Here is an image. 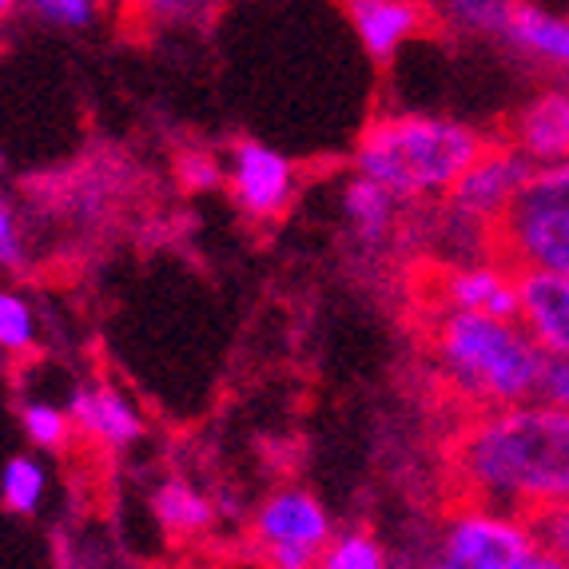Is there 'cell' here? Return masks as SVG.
Instances as JSON below:
<instances>
[{"instance_id":"5b68a950","label":"cell","mask_w":569,"mask_h":569,"mask_svg":"<svg viewBox=\"0 0 569 569\" xmlns=\"http://www.w3.org/2000/svg\"><path fill=\"white\" fill-rule=\"evenodd\" d=\"M331 526L319 498L307 490H279L263 502L256 518L259 558L271 569H311L323 558Z\"/></svg>"},{"instance_id":"ac0fdd59","label":"cell","mask_w":569,"mask_h":569,"mask_svg":"<svg viewBox=\"0 0 569 569\" xmlns=\"http://www.w3.org/2000/svg\"><path fill=\"white\" fill-rule=\"evenodd\" d=\"M216 0H123L132 29H160V24H188L200 20Z\"/></svg>"},{"instance_id":"8992f818","label":"cell","mask_w":569,"mask_h":569,"mask_svg":"<svg viewBox=\"0 0 569 569\" xmlns=\"http://www.w3.org/2000/svg\"><path fill=\"white\" fill-rule=\"evenodd\" d=\"M538 550V538L518 518L458 506L447 530L438 569H522Z\"/></svg>"},{"instance_id":"6da1fadb","label":"cell","mask_w":569,"mask_h":569,"mask_svg":"<svg viewBox=\"0 0 569 569\" xmlns=\"http://www.w3.org/2000/svg\"><path fill=\"white\" fill-rule=\"evenodd\" d=\"M447 475L458 506L518 522L569 502V410L550 402L478 410L450 435Z\"/></svg>"},{"instance_id":"30bf717a","label":"cell","mask_w":569,"mask_h":569,"mask_svg":"<svg viewBox=\"0 0 569 569\" xmlns=\"http://www.w3.org/2000/svg\"><path fill=\"white\" fill-rule=\"evenodd\" d=\"M342 9L351 17L362 48L379 64H387L399 52L402 40L422 37L435 24L430 0H342Z\"/></svg>"},{"instance_id":"4316f807","label":"cell","mask_w":569,"mask_h":569,"mask_svg":"<svg viewBox=\"0 0 569 569\" xmlns=\"http://www.w3.org/2000/svg\"><path fill=\"white\" fill-rule=\"evenodd\" d=\"M12 4H17V0H0V20L9 17V12H12Z\"/></svg>"},{"instance_id":"9a60e30c","label":"cell","mask_w":569,"mask_h":569,"mask_svg":"<svg viewBox=\"0 0 569 569\" xmlns=\"http://www.w3.org/2000/svg\"><path fill=\"white\" fill-rule=\"evenodd\" d=\"M342 208H347V219L355 223L362 243H382V236L395 223V196L387 188H379L375 180H367V176L347 183Z\"/></svg>"},{"instance_id":"ffe728a7","label":"cell","mask_w":569,"mask_h":569,"mask_svg":"<svg viewBox=\"0 0 569 569\" xmlns=\"http://www.w3.org/2000/svg\"><path fill=\"white\" fill-rule=\"evenodd\" d=\"M32 342H37V327H32L29 303L9 291H0V351L29 355Z\"/></svg>"},{"instance_id":"52a82bcc","label":"cell","mask_w":569,"mask_h":569,"mask_svg":"<svg viewBox=\"0 0 569 569\" xmlns=\"http://www.w3.org/2000/svg\"><path fill=\"white\" fill-rule=\"evenodd\" d=\"M530 171L533 163L522 152H513L510 143H486V152L450 188V208H455L458 219L486 231V223L502 216L506 203L518 196Z\"/></svg>"},{"instance_id":"7a4b0ae2","label":"cell","mask_w":569,"mask_h":569,"mask_svg":"<svg viewBox=\"0 0 569 569\" xmlns=\"http://www.w3.org/2000/svg\"><path fill=\"white\" fill-rule=\"evenodd\" d=\"M438 379L478 410L518 407L538 390L546 351L518 323L482 311H415Z\"/></svg>"},{"instance_id":"603a6c76","label":"cell","mask_w":569,"mask_h":569,"mask_svg":"<svg viewBox=\"0 0 569 569\" xmlns=\"http://www.w3.org/2000/svg\"><path fill=\"white\" fill-rule=\"evenodd\" d=\"M176 171H180V183L188 191H211L223 183V168H219V160L208 152L180 156V160H176Z\"/></svg>"},{"instance_id":"44dd1931","label":"cell","mask_w":569,"mask_h":569,"mask_svg":"<svg viewBox=\"0 0 569 569\" xmlns=\"http://www.w3.org/2000/svg\"><path fill=\"white\" fill-rule=\"evenodd\" d=\"M20 422H24V435L44 450L68 447V438H72V418L64 410L48 407V402H29V407L20 410Z\"/></svg>"},{"instance_id":"d4e9b609","label":"cell","mask_w":569,"mask_h":569,"mask_svg":"<svg viewBox=\"0 0 569 569\" xmlns=\"http://www.w3.org/2000/svg\"><path fill=\"white\" fill-rule=\"evenodd\" d=\"M541 399L550 407L569 410V359H546V370H541Z\"/></svg>"},{"instance_id":"e0dca14e","label":"cell","mask_w":569,"mask_h":569,"mask_svg":"<svg viewBox=\"0 0 569 569\" xmlns=\"http://www.w3.org/2000/svg\"><path fill=\"white\" fill-rule=\"evenodd\" d=\"M44 498V470L32 458H9L0 475V502L12 513H32Z\"/></svg>"},{"instance_id":"7402d4cb","label":"cell","mask_w":569,"mask_h":569,"mask_svg":"<svg viewBox=\"0 0 569 569\" xmlns=\"http://www.w3.org/2000/svg\"><path fill=\"white\" fill-rule=\"evenodd\" d=\"M526 526H530V533L538 538L541 550H550L553 558H561L569 566V502L530 513Z\"/></svg>"},{"instance_id":"8fae6325","label":"cell","mask_w":569,"mask_h":569,"mask_svg":"<svg viewBox=\"0 0 569 569\" xmlns=\"http://www.w3.org/2000/svg\"><path fill=\"white\" fill-rule=\"evenodd\" d=\"M506 143L526 160H538L541 168L569 163V92L550 88L518 108L506 120Z\"/></svg>"},{"instance_id":"9c48e42d","label":"cell","mask_w":569,"mask_h":569,"mask_svg":"<svg viewBox=\"0 0 569 569\" xmlns=\"http://www.w3.org/2000/svg\"><path fill=\"white\" fill-rule=\"evenodd\" d=\"M518 291V319L546 359H569V276L518 267L510 271Z\"/></svg>"},{"instance_id":"3957f363","label":"cell","mask_w":569,"mask_h":569,"mask_svg":"<svg viewBox=\"0 0 569 569\" xmlns=\"http://www.w3.org/2000/svg\"><path fill=\"white\" fill-rule=\"evenodd\" d=\"M486 143L490 140L455 120L382 116L362 132L355 163L359 176L387 188L395 200H415L455 188L462 171L486 152Z\"/></svg>"},{"instance_id":"f1b7e54d","label":"cell","mask_w":569,"mask_h":569,"mask_svg":"<svg viewBox=\"0 0 569 569\" xmlns=\"http://www.w3.org/2000/svg\"><path fill=\"white\" fill-rule=\"evenodd\" d=\"M311 569H319V561H315V566H311Z\"/></svg>"},{"instance_id":"5bb4252c","label":"cell","mask_w":569,"mask_h":569,"mask_svg":"<svg viewBox=\"0 0 569 569\" xmlns=\"http://www.w3.org/2000/svg\"><path fill=\"white\" fill-rule=\"evenodd\" d=\"M152 506H156V518H160V526L171 533V538H191V533H203L211 526V518H216V510H211L208 498L191 490L188 482H180V478L163 482Z\"/></svg>"},{"instance_id":"83f0119b","label":"cell","mask_w":569,"mask_h":569,"mask_svg":"<svg viewBox=\"0 0 569 569\" xmlns=\"http://www.w3.org/2000/svg\"><path fill=\"white\" fill-rule=\"evenodd\" d=\"M216 4H228V0H216Z\"/></svg>"},{"instance_id":"7c38bea8","label":"cell","mask_w":569,"mask_h":569,"mask_svg":"<svg viewBox=\"0 0 569 569\" xmlns=\"http://www.w3.org/2000/svg\"><path fill=\"white\" fill-rule=\"evenodd\" d=\"M68 418H72V427L100 438L108 447H128V442L140 438V418H136V410L112 387L77 390L72 407H68Z\"/></svg>"},{"instance_id":"4fadbf2b","label":"cell","mask_w":569,"mask_h":569,"mask_svg":"<svg viewBox=\"0 0 569 569\" xmlns=\"http://www.w3.org/2000/svg\"><path fill=\"white\" fill-rule=\"evenodd\" d=\"M506 37H510L518 48H526L530 57L569 72V20L566 17H553V12L538 9V4L518 0Z\"/></svg>"},{"instance_id":"d6986e66","label":"cell","mask_w":569,"mask_h":569,"mask_svg":"<svg viewBox=\"0 0 569 569\" xmlns=\"http://www.w3.org/2000/svg\"><path fill=\"white\" fill-rule=\"evenodd\" d=\"M319 569H387V558H382L379 541L370 538V533L351 530L342 533V538L327 541Z\"/></svg>"},{"instance_id":"cb8c5ba5","label":"cell","mask_w":569,"mask_h":569,"mask_svg":"<svg viewBox=\"0 0 569 569\" xmlns=\"http://www.w3.org/2000/svg\"><path fill=\"white\" fill-rule=\"evenodd\" d=\"M32 9H37L44 20H52V24L84 29V24H92L96 0H32Z\"/></svg>"},{"instance_id":"2e32d148","label":"cell","mask_w":569,"mask_h":569,"mask_svg":"<svg viewBox=\"0 0 569 569\" xmlns=\"http://www.w3.org/2000/svg\"><path fill=\"white\" fill-rule=\"evenodd\" d=\"M518 0H430L435 17L450 20L462 32H482V37H506Z\"/></svg>"},{"instance_id":"277c9868","label":"cell","mask_w":569,"mask_h":569,"mask_svg":"<svg viewBox=\"0 0 569 569\" xmlns=\"http://www.w3.org/2000/svg\"><path fill=\"white\" fill-rule=\"evenodd\" d=\"M482 239L506 271L538 267L569 276V163L533 168L502 216L486 223Z\"/></svg>"},{"instance_id":"484cf974","label":"cell","mask_w":569,"mask_h":569,"mask_svg":"<svg viewBox=\"0 0 569 569\" xmlns=\"http://www.w3.org/2000/svg\"><path fill=\"white\" fill-rule=\"evenodd\" d=\"M0 263L17 267L20 263V239H17V223H12V211L0 200Z\"/></svg>"},{"instance_id":"ba28073f","label":"cell","mask_w":569,"mask_h":569,"mask_svg":"<svg viewBox=\"0 0 569 569\" xmlns=\"http://www.w3.org/2000/svg\"><path fill=\"white\" fill-rule=\"evenodd\" d=\"M231 200L243 208L247 219L271 223V219L287 216L295 200V176L291 163L279 152H271L267 143L239 140L231 152Z\"/></svg>"}]
</instances>
